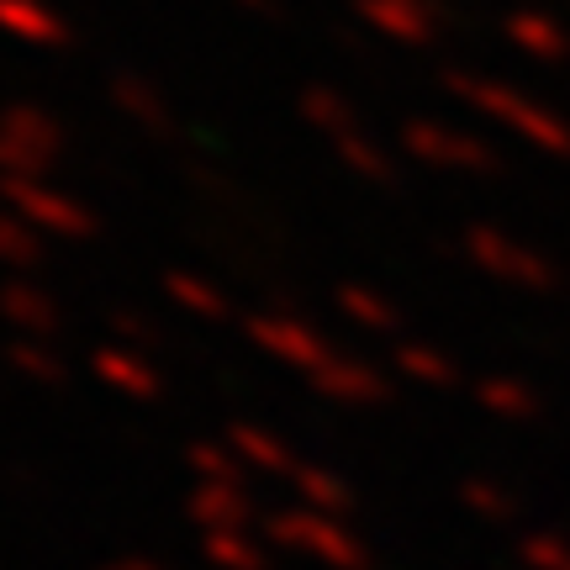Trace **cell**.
<instances>
[{"instance_id": "cell-1", "label": "cell", "mask_w": 570, "mask_h": 570, "mask_svg": "<svg viewBox=\"0 0 570 570\" xmlns=\"http://www.w3.org/2000/svg\"><path fill=\"white\" fill-rule=\"evenodd\" d=\"M444 85H449V96H454L460 106H470L475 117L497 122L518 142H529L533 154L570 159V117H560L554 106L533 101V96H523L518 85L497 80V75H465V69H454Z\"/></svg>"}, {"instance_id": "cell-2", "label": "cell", "mask_w": 570, "mask_h": 570, "mask_svg": "<svg viewBox=\"0 0 570 570\" xmlns=\"http://www.w3.org/2000/svg\"><path fill=\"white\" fill-rule=\"evenodd\" d=\"M265 544L281 554H302L323 570H370L375 554L360 533L348 529V518H327L312 508H281L265 518Z\"/></svg>"}, {"instance_id": "cell-3", "label": "cell", "mask_w": 570, "mask_h": 570, "mask_svg": "<svg viewBox=\"0 0 570 570\" xmlns=\"http://www.w3.org/2000/svg\"><path fill=\"white\" fill-rule=\"evenodd\" d=\"M460 254H465L481 275L512 285V291H533V296H544V291L560 285V265H554L550 254H544V248H533V244H523V238H512L508 227H491V223L465 227Z\"/></svg>"}, {"instance_id": "cell-4", "label": "cell", "mask_w": 570, "mask_h": 570, "mask_svg": "<svg viewBox=\"0 0 570 570\" xmlns=\"http://www.w3.org/2000/svg\"><path fill=\"white\" fill-rule=\"evenodd\" d=\"M63 154V127L53 111L17 101L0 111V180H48Z\"/></svg>"}, {"instance_id": "cell-5", "label": "cell", "mask_w": 570, "mask_h": 570, "mask_svg": "<svg viewBox=\"0 0 570 570\" xmlns=\"http://www.w3.org/2000/svg\"><path fill=\"white\" fill-rule=\"evenodd\" d=\"M402 154L439 175H497V148L475 138L470 127L439 122V117H407L402 122Z\"/></svg>"}, {"instance_id": "cell-6", "label": "cell", "mask_w": 570, "mask_h": 570, "mask_svg": "<svg viewBox=\"0 0 570 570\" xmlns=\"http://www.w3.org/2000/svg\"><path fill=\"white\" fill-rule=\"evenodd\" d=\"M0 202L38 227L42 238H96V212L48 180H0Z\"/></svg>"}, {"instance_id": "cell-7", "label": "cell", "mask_w": 570, "mask_h": 570, "mask_svg": "<svg viewBox=\"0 0 570 570\" xmlns=\"http://www.w3.org/2000/svg\"><path fill=\"white\" fill-rule=\"evenodd\" d=\"M244 333L259 354H269L275 365L296 370V375H317V370L338 354L333 338H323L317 327L302 323V317H291V312H254L244 323Z\"/></svg>"}, {"instance_id": "cell-8", "label": "cell", "mask_w": 570, "mask_h": 570, "mask_svg": "<svg viewBox=\"0 0 570 570\" xmlns=\"http://www.w3.org/2000/svg\"><path fill=\"white\" fill-rule=\"evenodd\" d=\"M354 11L375 38L396 42V48H428L444 32V11L433 0H354Z\"/></svg>"}, {"instance_id": "cell-9", "label": "cell", "mask_w": 570, "mask_h": 570, "mask_svg": "<svg viewBox=\"0 0 570 570\" xmlns=\"http://www.w3.org/2000/svg\"><path fill=\"white\" fill-rule=\"evenodd\" d=\"M306 386L317 391L323 402H338V407H375V402H386L391 381L381 375V370L370 365V360H360V354H333L317 375H306Z\"/></svg>"}, {"instance_id": "cell-10", "label": "cell", "mask_w": 570, "mask_h": 570, "mask_svg": "<svg viewBox=\"0 0 570 570\" xmlns=\"http://www.w3.org/2000/svg\"><path fill=\"white\" fill-rule=\"evenodd\" d=\"M90 375H96L111 396H127V402H159L164 396L159 365H154L148 354H138L132 344H101L90 354Z\"/></svg>"}, {"instance_id": "cell-11", "label": "cell", "mask_w": 570, "mask_h": 570, "mask_svg": "<svg viewBox=\"0 0 570 570\" xmlns=\"http://www.w3.org/2000/svg\"><path fill=\"white\" fill-rule=\"evenodd\" d=\"M502 38H508L523 59H539V63L570 59L566 21L550 17V11H539V6H518V11H508V17H502Z\"/></svg>"}, {"instance_id": "cell-12", "label": "cell", "mask_w": 570, "mask_h": 570, "mask_svg": "<svg viewBox=\"0 0 570 570\" xmlns=\"http://www.w3.org/2000/svg\"><path fill=\"white\" fill-rule=\"evenodd\" d=\"M0 317L17 327V338H59V302L32 281H0Z\"/></svg>"}, {"instance_id": "cell-13", "label": "cell", "mask_w": 570, "mask_h": 570, "mask_svg": "<svg viewBox=\"0 0 570 570\" xmlns=\"http://www.w3.org/2000/svg\"><path fill=\"white\" fill-rule=\"evenodd\" d=\"M185 512H190V523H196L202 533L254 529V523H259V508H254L248 487H206V481H196V491H190Z\"/></svg>"}, {"instance_id": "cell-14", "label": "cell", "mask_w": 570, "mask_h": 570, "mask_svg": "<svg viewBox=\"0 0 570 570\" xmlns=\"http://www.w3.org/2000/svg\"><path fill=\"white\" fill-rule=\"evenodd\" d=\"M0 32H11L27 48H48V53L69 48V38H75V27L48 0H0Z\"/></svg>"}, {"instance_id": "cell-15", "label": "cell", "mask_w": 570, "mask_h": 570, "mask_svg": "<svg viewBox=\"0 0 570 570\" xmlns=\"http://www.w3.org/2000/svg\"><path fill=\"white\" fill-rule=\"evenodd\" d=\"M111 106L122 111L132 127L142 132H154V138H169L175 132V106L164 101V90L154 80H142V75H111Z\"/></svg>"}, {"instance_id": "cell-16", "label": "cell", "mask_w": 570, "mask_h": 570, "mask_svg": "<svg viewBox=\"0 0 570 570\" xmlns=\"http://www.w3.org/2000/svg\"><path fill=\"white\" fill-rule=\"evenodd\" d=\"M470 396H475V407L487 412V417H497V423H533L539 417V407H544V396L533 391V381H523V375H481L475 386H470Z\"/></svg>"}, {"instance_id": "cell-17", "label": "cell", "mask_w": 570, "mask_h": 570, "mask_svg": "<svg viewBox=\"0 0 570 570\" xmlns=\"http://www.w3.org/2000/svg\"><path fill=\"white\" fill-rule=\"evenodd\" d=\"M227 444H233V454L244 460V470H259V475H281V481H291V470L302 465L281 433H269L265 423H248V417H238V423L227 428Z\"/></svg>"}, {"instance_id": "cell-18", "label": "cell", "mask_w": 570, "mask_h": 570, "mask_svg": "<svg viewBox=\"0 0 570 570\" xmlns=\"http://www.w3.org/2000/svg\"><path fill=\"white\" fill-rule=\"evenodd\" d=\"M291 497H296V508L327 512V518H348L354 512V487L333 465H317V460H302L291 470Z\"/></svg>"}, {"instance_id": "cell-19", "label": "cell", "mask_w": 570, "mask_h": 570, "mask_svg": "<svg viewBox=\"0 0 570 570\" xmlns=\"http://www.w3.org/2000/svg\"><path fill=\"white\" fill-rule=\"evenodd\" d=\"M391 365H396V375H402L407 386H423V391L460 386V365H454L439 344H423V338H402Z\"/></svg>"}, {"instance_id": "cell-20", "label": "cell", "mask_w": 570, "mask_h": 570, "mask_svg": "<svg viewBox=\"0 0 570 570\" xmlns=\"http://www.w3.org/2000/svg\"><path fill=\"white\" fill-rule=\"evenodd\" d=\"M333 306H338V317H344L348 327H360V333H396V327H402L396 302L381 296L375 285H360V281L338 285V291H333Z\"/></svg>"}, {"instance_id": "cell-21", "label": "cell", "mask_w": 570, "mask_h": 570, "mask_svg": "<svg viewBox=\"0 0 570 570\" xmlns=\"http://www.w3.org/2000/svg\"><path fill=\"white\" fill-rule=\"evenodd\" d=\"M333 154L360 175V180H370V185H386V180H396V159L386 154V142L375 138L365 122H354V127H344L338 138H333Z\"/></svg>"}, {"instance_id": "cell-22", "label": "cell", "mask_w": 570, "mask_h": 570, "mask_svg": "<svg viewBox=\"0 0 570 570\" xmlns=\"http://www.w3.org/2000/svg\"><path fill=\"white\" fill-rule=\"evenodd\" d=\"M164 296H169V306H180L185 317H202V323H223L233 312L223 285H212L206 275H190V269H169L164 275Z\"/></svg>"}, {"instance_id": "cell-23", "label": "cell", "mask_w": 570, "mask_h": 570, "mask_svg": "<svg viewBox=\"0 0 570 570\" xmlns=\"http://www.w3.org/2000/svg\"><path fill=\"white\" fill-rule=\"evenodd\" d=\"M202 560L212 570H265L269 566V544L265 539H254V529L202 533Z\"/></svg>"}, {"instance_id": "cell-24", "label": "cell", "mask_w": 570, "mask_h": 570, "mask_svg": "<svg viewBox=\"0 0 570 570\" xmlns=\"http://www.w3.org/2000/svg\"><path fill=\"white\" fill-rule=\"evenodd\" d=\"M296 111H302V122L312 127V132H323L327 142L338 138L344 127L360 122V111L348 106L344 90H333V85H306L302 96H296Z\"/></svg>"}, {"instance_id": "cell-25", "label": "cell", "mask_w": 570, "mask_h": 570, "mask_svg": "<svg viewBox=\"0 0 570 570\" xmlns=\"http://www.w3.org/2000/svg\"><path fill=\"white\" fill-rule=\"evenodd\" d=\"M185 465H190V475L196 481H206V487H244L248 470L244 460L233 454V444H212V439H196V444L185 449Z\"/></svg>"}, {"instance_id": "cell-26", "label": "cell", "mask_w": 570, "mask_h": 570, "mask_svg": "<svg viewBox=\"0 0 570 570\" xmlns=\"http://www.w3.org/2000/svg\"><path fill=\"white\" fill-rule=\"evenodd\" d=\"M6 360H11L17 375L38 381V386H63V375H69L59 360V348L48 344V338H11V344H6Z\"/></svg>"}, {"instance_id": "cell-27", "label": "cell", "mask_w": 570, "mask_h": 570, "mask_svg": "<svg viewBox=\"0 0 570 570\" xmlns=\"http://www.w3.org/2000/svg\"><path fill=\"white\" fill-rule=\"evenodd\" d=\"M0 265L6 269L42 265V233L17 212H0Z\"/></svg>"}, {"instance_id": "cell-28", "label": "cell", "mask_w": 570, "mask_h": 570, "mask_svg": "<svg viewBox=\"0 0 570 570\" xmlns=\"http://www.w3.org/2000/svg\"><path fill=\"white\" fill-rule=\"evenodd\" d=\"M460 502H465L475 518H487V523H512L518 518V497H512L502 481H487V475H475L460 487Z\"/></svg>"}, {"instance_id": "cell-29", "label": "cell", "mask_w": 570, "mask_h": 570, "mask_svg": "<svg viewBox=\"0 0 570 570\" xmlns=\"http://www.w3.org/2000/svg\"><path fill=\"white\" fill-rule=\"evenodd\" d=\"M518 560L529 570H566L570 566V539H560V533H529V539L518 544Z\"/></svg>"}, {"instance_id": "cell-30", "label": "cell", "mask_w": 570, "mask_h": 570, "mask_svg": "<svg viewBox=\"0 0 570 570\" xmlns=\"http://www.w3.org/2000/svg\"><path fill=\"white\" fill-rule=\"evenodd\" d=\"M111 327H117V338H122V344H154V327L142 323V317H127V312H117V317H111Z\"/></svg>"}, {"instance_id": "cell-31", "label": "cell", "mask_w": 570, "mask_h": 570, "mask_svg": "<svg viewBox=\"0 0 570 570\" xmlns=\"http://www.w3.org/2000/svg\"><path fill=\"white\" fill-rule=\"evenodd\" d=\"M101 570H164L159 560H148V554H122V560H111V566Z\"/></svg>"}, {"instance_id": "cell-32", "label": "cell", "mask_w": 570, "mask_h": 570, "mask_svg": "<svg viewBox=\"0 0 570 570\" xmlns=\"http://www.w3.org/2000/svg\"><path fill=\"white\" fill-rule=\"evenodd\" d=\"M244 11H254V17H281V6L275 0H238Z\"/></svg>"}, {"instance_id": "cell-33", "label": "cell", "mask_w": 570, "mask_h": 570, "mask_svg": "<svg viewBox=\"0 0 570 570\" xmlns=\"http://www.w3.org/2000/svg\"><path fill=\"white\" fill-rule=\"evenodd\" d=\"M566 570H570V566H566Z\"/></svg>"}]
</instances>
